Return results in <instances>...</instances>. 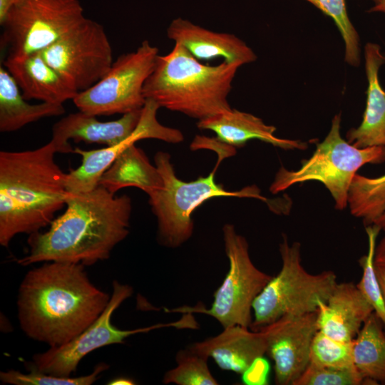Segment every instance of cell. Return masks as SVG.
Instances as JSON below:
<instances>
[{"label":"cell","mask_w":385,"mask_h":385,"mask_svg":"<svg viewBox=\"0 0 385 385\" xmlns=\"http://www.w3.org/2000/svg\"><path fill=\"white\" fill-rule=\"evenodd\" d=\"M81 264L45 262L29 270L18 292L19 326L33 340L63 345L103 313L111 296L90 280Z\"/></svg>","instance_id":"6da1fadb"},{"label":"cell","mask_w":385,"mask_h":385,"mask_svg":"<svg viewBox=\"0 0 385 385\" xmlns=\"http://www.w3.org/2000/svg\"><path fill=\"white\" fill-rule=\"evenodd\" d=\"M66 210L45 232L29 235L27 254L17 260L28 266L63 262L90 266L108 259L128 235L131 199L99 185L86 192H66Z\"/></svg>","instance_id":"7a4b0ae2"},{"label":"cell","mask_w":385,"mask_h":385,"mask_svg":"<svg viewBox=\"0 0 385 385\" xmlns=\"http://www.w3.org/2000/svg\"><path fill=\"white\" fill-rule=\"evenodd\" d=\"M53 143L34 150L0 152V245L49 225L66 205V177Z\"/></svg>","instance_id":"3957f363"},{"label":"cell","mask_w":385,"mask_h":385,"mask_svg":"<svg viewBox=\"0 0 385 385\" xmlns=\"http://www.w3.org/2000/svg\"><path fill=\"white\" fill-rule=\"evenodd\" d=\"M239 63H201L180 44L156 58L143 86L145 99L198 120L231 109L228 96Z\"/></svg>","instance_id":"277c9868"},{"label":"cell","mask_w":385,"mask_h":385,"mask_svg":"<svg viewBox=\"0 0 385 385\" xmlns=\"http://www.w3.org/2000/svg\"><path fill=\"white\" fill-rule=\"evenodd\" d=\"M155 165L163 181L160 190L148 195V202L157 220L158 240L165 247L175 248L186 242L192 235V213L204 202L217 197H252L262 200L257 187H246L238 191L225 190L215 182V170L207 177L195 180L179 179L166 152H157Z\"/></svg>","instance_id":"5b68a950"},{"label":"cell","mask_w":385,"mask_h":385,"mask_svg":"<svg viewBox=\"0 0 385 385\" xmlns=\"http://www.w3.org/2000/svg\"><path fill=\"white\" fill-rule=\"evenodd\" d=\"M300 249L299 242L289 245L282 234L281 270L255 299L250 329L258 331L284 316L316 312L321 302L328 300L337 284L336 274L330 270L308 272L302 265Z\"/></svg>","instance_id":"8992f818"},{"label":"cell","mask_w":385,"mask_h":385,"mask_svg":"<svg viewBox=\"0 0 385 385\" xmlns=\"http://www.w3.org/2000/svg\"><path fill=\"white\" fill-rule=\"evenodd\" d=\"M340 126L341 113L334 116L329 132L317 145L313 155L296 170L282 166L270 190L275 194L296 183L319 181L331 193L335 208L344 210L348 205L349 190L357 170L366 164L384 163L385 146L358 148L342 138Z\"/></svg>","instance_id":"52a82bcc"},{"label":"cell","mask_w":385,"mask_h":385,"mask_svg":"<svg viewBox=\"0 0 385 385\" xmlns=\"http://www.w3.org/2000/svg\"><path fill=\"white\" fill-rule=\"evenodd\" d=\"M222 234L229 270L214 293L210 308L197 305L167 312L205 314L215 319L223 329L235 325L250 329L253 302L272 275L261 271L253 264L247 240L236 232L233 225L225 224Z\"/></svg>","instance_id":"ba28073f"},{"label":"cell","mask_w":385,"mask_h":385,"mask_svg":"<svg viewBox=\"0 0 385 385\" xmlns=\"http://www.w3.org/2000/svg\"><path fill=\"white\" fill-rule=\"evenodd\" d=\"M112 285L113 291L109 303L94 322L68 342L34 354L31 362L26 364L27 369H35L57 377H69L76 372L80 361L86 355L108 345L122 344L131 335L163 327H197L192 314H184L180 320L174 322L157 324L135 329H118L112 324V316L120 304L131 297L133 289L130 285L122 284L117 280H114Z\"/></svg>","instance_id":"9c48e42d"},{"label":"cell","mask_w":385,"mask_h":385,"mask_svg":"<svg viewBox=\"0 0 385 385\" xmlns=\"http://www.w3.org/2000/svg\"><path fill=\"white\" fill-rule=\"evenodd\" d=\"M86 17L78 0H20L6 14L1 47L6 57L41 51Z\"/></svg>","instance_id":"30bf717a"},{"label":"cell","mask_w":385,"mask_h":385,"mask_svg":"<svg viewBox=\"0 0 385 385\" xmlns=\"http://www.w3.org/2000/svg\"><path fill=\"white\" fill-rule=\"evenodd\" d=\"M158 48L147 40L133 52L121 54L106 74L73 101L78 111L98 116L125 114L141 109L143 86L152 73Z\"/></svg>","instance_id":"8fae6325"},{"label":"cell","mask_w":385,"mask_h":385,"mask_svg":"<svg viewBox=\"0 0 385 385\" xmlns=\"http://www.w3.org/2000/svg\"><path fill=\"white\" fill-rule=\"evenodd\" d=\"M41 53L78 93L100 81L113 63L112 48L103 26L88 18Z\"/></svg>","instance_id":"7c38bea8"},{"label":"cell","mask_w":385,"mask_h":385,"mask_svg":"<svg viewBox=\"0 0 385 385\" xmlns=\"http://www.w3.org/2000/svg\"><path fill=\"white\" fill-rule=\"evenodd\" d=\"M317 320V311L284 316L262 327L266 332V354L274 361L276 384L293 385L309 365L312 344L318 332Z\"/></svg>","instance_id":"4fadbf2b"},{"label":"cell","mask_w":385,"mask_h":385,"mask_svg":"<svg viewBox=\"0 0 385 385\" xmlns=\"http://www.w3.org/2000/svg\"><path fill=\"white\" fill-rule=\"evenodd\" d=\"M156 113L155 108L149 106L144 107L133 134L118 145L91 150L75 148L74 153L81 155V163L77 168L66 173V191L86 192L96 188L101 177L118 155L137 141L146 138L165 140L168 135V128L158 121Z\"/></svg>","instance_id":"5bb4252c"},{"label":"cell","mask_w":385,"mask_h":385,"mask_svg":"<svg viewBox=\"0 0 385 385\" xmlns=\"http://www.w3.org/2000/svg\"><path fill=\"white\" fill-rule=\"evenodd\" d=\"M142 109L123 114L115 120L100 121L96 115L82 111L67 115L52 127L50 140L56 153H74L69 140L75 143H97L111 147L128 139L136 129Z\"/></svg>","instance_id":"9a60e30c"},{"label":"cell","mask_w":385,"mask_h":385,"mask_svg":"<svg viewBox=\"0 0 385 385\" xmlns=\"http://www.w3.org/2000/svg\"><path fill=\"white\" fill-rule=\"evenodd\" d=\"M373 312L356 284L337 282L327 302L319 304L318 330L335 341L351 342Z\"/></svg>","instance_id":"2e32d148"},{"label":"cell","mask_w":385,"mask_h":385,"mask_svg":"<svg viewBox=\"0 0 385 385\" xmlns=\"http://www.w3.org/2000/svg\"><path fill=\"white\" fill-rule=\"evenodd\" d=\"M167 36L200 61L222 58L243 66L257 59L252 49L235 35L212 31L183 18L171 21Z\"/></svg>","instance_id":"e0dca14e"},{"label":"cell","mask_w":385,"mask_h":385,"mask_svg":"<svg viewBox=\"0 0 385 385\" xmlns=\"http://www.w3.org/2000/svg\"><path fill=\"white\" fill-rule=\"evenodd\" d=\"M190 346L212 358L221 369L242 374L257 359L266 354V332L263 328L253 331L235 325Z\"/></svg>","instance_id":"ac0fdd59"},{"label":"cell","mask_w":385,"mask_h":385,"mask_svg":"<svg viewBox=\"0 0 385 385\" xmlns=\"http://www.w3.org/2000/svg\"><path fill=\"white\" fill-rule=\"evenodd\" d=\"M3 64L27 101L63 104L78 93L48 64L41 51L22 58L6 57Z\"/></svg>","instance_id":"d6986e66"},{"label":"cell","mask_w":385,"mask_h":385,"mask_svg":"<svg viewBox=\"0 0 385 385\" xmlns=\"http://www.w3.org/2000/svg\"><path fill=\"white\" fill-rule=\"evenodd\" d=\"M385 64L381 46L368 42L364 47V68L368 82L366 106L361 124L346 133L347 142L358 148L385 146V90L379 73Z\"/></svg>","instance_id":"ffe728a7"},{"label":"cell","mask_w":385,"mask_h":385,"mask_svg":"<svg viewBox=\"0 0 385 385\" xmlns=\"http://www.w3.org/2000/svg\"><path fill=\"white\" fill-rule=\"evenodd\" d=\"M201 130L213 131L221 142L233 148H240L250 140L257 139L284 150H305L308 145L299 140L280 138L274 135L276 128L267 125L251 113L231 108L198 120Z\"/></svg>","instance_id":"44dd1931"},{"label":"cell","mask_w":385,"mask_h":385,"mask_svg":"<svg viewBox=\"0 0 385 385\" xmlns=\"http://www.w3.org/2000/svg\"><path fill=\"white\" fill-rule=\"evenodd\" d=\"M135 144L121 152L100 178L98 185L112 194L124 188L135 187L149 195L163 185L155 165H152L144 151Z\"/></svg>","instance_id":"7402d4cb"},{"label":"cell","mask_w":385,"mask_h":385,"mask_svg":"<svg viewBox=\"0 0 385 385\" xmlns=\"http://www.w3.org/2000/svg\"><path fill=\"white\" fill-rule=\"evenodd\" d=\"M63 104L41 102L30 104L16 81L4 68L0 67V131L9 133L40 119L65 113Z\"/></svg>","instance_id":"603a6c76"},{"label":"cell","mask_w":385,"mask_h":385,"mask_svg":"<svg viewBox=\"0 0 385 385\" xmlns=\"http://www.w3.org/2000/svg\"><path fill=\"white\" fill-rule=\"evenodd\" d=\"M373 312L353 340L354 364L366 379L385 384V331Z\"/></svg>","instance_id":"cb8c5ba5"},{"label":"cell","mask_w":385,"mask_h":385,"mask_svg":"<svg viewBox=\"0 0 385 385\" xmlns=\"http://www.w3.org/2000/svg\"><path fill=\"white\" fill-rule=\"evenodd\" d=\"M348 205L352 215L361 218L367 226L385 212V174L367 178L356 174L348 192Z\"/></svg>","instance_id":"d4e9b609"},{"label":"cell","mask_w":385,"mask_h":385,"mask_svg":"<svg viewBox=\"0 0 385 385\" xmlns=\"http://www.w3.org/2000/svg\"><path fill=\"white\" fill-rule=\"evenodd\" d=\"M208 358L190 345L179 350L175 355L177 365L165 373L163 383L178 385L219 384L209 369Z\"/></svg>","instance_id":"484cf974"},{"label":"cell","mask_w":385,"mask_h":385,"mask_svg":"<svg viewBox=\"0 0 385 385\" xmlns=\"http://www.w3.org/2000/svg\"><path fill=\"white\" fill-rule=\"evenodd\" d=\"M305 1L334 21L344 43L345 62L351 66L358 67L361 63L360 38L349 17L346 0Z\"/></svg>","instance_id":"4316f807"},{"label":"cell","mask_w":385,"mask_h":385,"mask_svg":"<svg viewBox=\"0 0 385 385\" xmlns=\"http://www.w3.org/2000/svg\"><path fill=\"white\" fill-rule=\"evenodd\" d=\"M381 228L372 224L366 226L368 237V252L359 260L362 269L360 282L356 284L359 290L372 306L374 313L382 322L385 329V304L375 270L374 257L376 238Z\"/></svg>","instance_id":"83f0119b"},{"label":"cell","mask_w":385,"mask_h":385,"mask_svg":"<svg viewBox=\"0 0 385 385\" xmlns=\"http://www.w3.org/2000/svg\"><path fill=\"white\" fill-rule=\"evenodd\" d=\"M108 368V364L100 363L89 374L77 377H57L35 369H29L26 374L9 369L0 372V380L3 384L13 385H91Z\"/></svg>","instance_id":"f1b7e54d"},{"label":"cell","mask_w":385,"mask_h":385,"mask_svg":"<svg viewBox=\"0 0 385 385\" xmlns=\"http://www.w3.org/2000/svg\"><path fill=\"white\" fill-rule=\"evenodd\" d=\"M352 346L353 341L337 342L318 330L311 346L310 363L336 369H354Z\"/></svg>","instance_id":"f546056e"},{"label":"cell","mask_w":385,"mask_h":385,"mask_svg":"<svg viewBox=\"0 0 385 385\" xmlns=\"http://www.w3.org/2000/svg\"><path fill=\"white\" fill-rule=\"evenodd\" d=\"M365 379L356 368L336 369L309 364L293 385H360Z\"/></svg>","instance_id":"4dcf8cb0"},{"label":"cell","mask_w":385,"mask_h":385,"mask_svg":"<svg viewBox=\"0 0 385 385\" xmlns=\"http://www.w3.org/2000/svg\"><path fill=\"white\" fill-rule=\"evenodd\" d=\"M269 373V364L263 356L257 359L242 375L245 384H266Z\"/></svg>","instance_id":"1f68e13d"},{"label":"cell","mask_w":385,"mask_h":385,"mask_svg":"<svg viewBox=\"0 0 385 385\" xmlns=\"http://www.w3.org/2000/svg\"><path fill=\"white\" fill-rule=\"evenodd\" d=\"M374 263L375 265L385 266V236L376 247Z\"/></svg>","instance_id":"d6a6232c"},{"label":"cell","mask_w":385,"mask_h":385,"mask_svg":"<svg viewBox=\"0 0 385 385\" xmlns=\"http://www.w3.org/2000/svg\"><path fill=\"white\" fill-rule=\"evenodd\" d=\"M20 0H0V24L4 21L10 9Z\"/></svg>","instance_id":"836d02e7"},{"label":"cell","mask_w":385,"mask_h":385,"mask_svg":"<svg viewBox=\"0 0 385 385\" xmlns=\"http://www.w3.org/2000/svg\"><path fill=\"white\" fill-rule=\"evenodd\" d=\"M375 270L385 304V266L375 265Z\"/></svg>","instance_id":"e575fe53"},{"label":"cell","mask_w":385,"mask_h":385,"mask_svg":"<svg viewBox=\"0 0 385 385\" xmlns=\"http://www.w3.org/2000/svg\"><path fill=\"white\" fill-rule=\"evenodd\" d=\"M369 13H381L385 18V0H374L373 6L369 9Z\"/></svg>","instance_id":"d590c367"},{"label":"cell","mask_w":385,"mask_h":385,"mask_svg":"<svg viewBox=\"0 0 385 385\" xmlns=\"http://www.w3.org/2000/svg\"><path fill=\"white\" fill-rule=\"evenodd\" d=\"M134 381L130 379L120 377L111 381L109 384H134Z\"/></svg>","instance_id":"8d00e7d4"},{"label":"cell","mask_w":385,"mask_h":385,"mask_svg":"<svg viewBox=\"0 0 385 385\" xmlns=\"http://www.w3.org/2000/svg\"><path fill=\"white\" fill-rule=\"evenodd\" d=\"M374 224L378 225L381 230H383L385 232V212L380 216Z\"/></svg>","instance_id":"74e56055"},{"label":"cell","mask_w":385,"mask_h":385,"mask_svg":"<svg viewBox=\"0 0 385 385\" xmlns=\"http://www.w3.org/2000/svg\"><path fill=\"white\" fill-rule=\"evenodd\" d=\"M372 1H374V0H372Z\"/></svg>","instance_id":"f35d334b"}]
</instances>
